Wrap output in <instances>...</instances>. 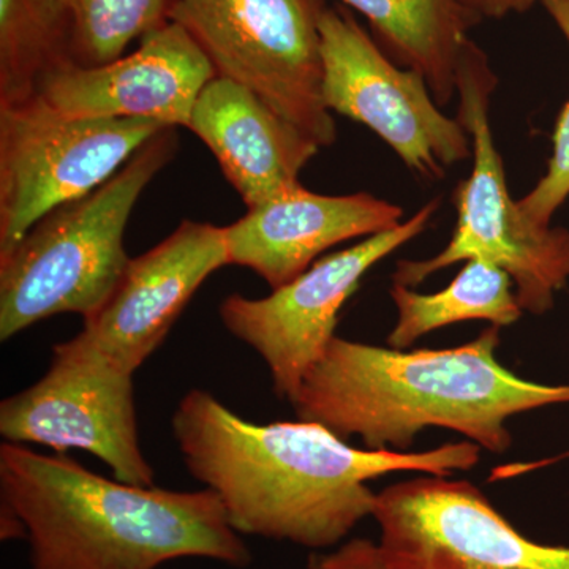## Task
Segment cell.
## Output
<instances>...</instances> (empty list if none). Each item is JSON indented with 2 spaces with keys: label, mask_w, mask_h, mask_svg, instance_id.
I'll use <instances>...</instances> for the list:
<instances>
[{
  "label": "cell",
  "mask_w": 569,
  "mask_h": 569,
  "mask_svg": "<svg viewBox=\"0 0 569 569\" xmlns=\"http://www.w3.org/2000/svg\"><path fill=\"white\" fill-rule=\"evenodd\" d=\"M171 432L187 470L220 498L239 535L309 549L339 545L373 515L372 479L449 477L477 467L481 452L470 440L419 452L359 449L316 421H246L204 389L182 397Z\"/></svg>",
  "instance_id": "cell-1"
},
{
  "label": "cell",
  "mask_w": 569,
  "mask_h": 569,
  "mask_svg": "<svg viewBox=\"0 0 569 569\" xmlns=\"http://www.w3.org/2000/svg\"><path fill=\"white\" fill-rule=\"evenodd\" d=\"M500 329L445 350L402 351L336 336L307 370L296 417L367 449L406 451L427 427L455 430L501 455L512 445L508 419L569 403V385L526 380L498 362Z\"/></svg>",
  "instance_id": "cell-2"
},
{
  "label": "cell",
  "mask_w": 569,
  "mask_h": 569,
  "mask_svg": "<svg viewBox=\"0 0 569 569\" xmlns=\"http://www.w3.org/2000/svg\"><path fill=\"white\" fill-rule=\"evenodd\" d=\"M0 500L24 523L32 569H156L187 557L244 568L252 560L211 489L112 481L66 452L3 441Z\"/></svg>",
  "instance_id": "cell-3"
},
{
  "label": "cell",
  "mask_w": 569,
  "mask_h": 569,
  "mask_svg": "<svg viewBox=\"0 0 569 569\" xmlns=\"http://www.w3.org/2000/svg\"><path fill=\"white\" fill-rule=\"evenodd\" d=\"M178 134L167 127L99 189L52 209L0 257V340L62 313L99 312L132 258L127 223L146 187L173 160Z\"/></svg>",
  "instance_id": "cell-4"
},
{
  "label": "cell",
  "mask_w": 569,
  "mask_h": 569,
  "mask_svg": "<svg viewBox=\"0 0 569 569\" xmlns=\"http://www.w3.org/2000/svg\"><path fill=\"white\" fill-rule=\"evenodd\" d=\"M496 86L488 56L470 41L458 71V119L470 134L475 160L470 176L456 189L458 224L436 257L399 261L392 282L415 288L459 261L485 260L511 277L522 310L542 316L569 282V231L531 227L509 194L489 118Z\"/></svg>",
  "instance_id": "cell-5"
},
{
  "label": "cell",
  "mask_w": 569,
  "mask_h": 569,
  "mask_svg": "<svg viewBox=\"0 0 569 569\" xmlns=\"http://www.w3.org/2000/svg\"><path fill=\"white\" fill-rule=\"evenodd\" d=\"M325 0H171L170 21L190 33L217 77L246 86L320 148L337 127L321 96Z\"/></svg>",
  "instance_id": "cell-6"
},
{
  "label": "cell",
  "mask_w": 569,
  "mask_h": 569,
  "mask_svg": "<svg viewBox=\"0 0 569 569\" xmlns=\"http://www.w3.org/2000/svg\"><path fill=\"white\" fill-rule=\"evenodd\" d=\"M167 127L62 118L33 97L0 108V257L52 209L99 189Z\"/></svg>",
  "instance_id": "cell-7"
},
{
  "label": "cell",
  "mask_w": 569,
  "mask_h": 569,
  "mask_svg": "<svg viewBox=\"0 0 569 569\" xmlns=\"http://www.w3.org/2000/svg\"><path fill=\"white\" fill-rule=\"evenodd\" d=\"M320 29L326 108L369 127L411 173L429 181L470 159V134L441 112L425 78L392 61L343 6H325Z\"/></svg>",
  "instance_id": "cell-8"
},
{
  "label": "cell",
  "mask_w": 569,
  "mask_h": 569,
  "mask_svg": "<svg viewBox=\"0 0 569 569\" xmlns=\"http://www.w3.org/2000/svg\"><path fill=\"white\" fill-rule=\"evenodd\" d=\"M0 436L58 452L82 449L107 463L118 481L153 486L138 433L133 373L73 337L52 347L50 369L39 381L2 400Z\"/></svg>",
  "instance_id": "cell-9"
},
{
  "label": "cell",
  "mask_w": 569,
  "mask_h": 569,
  "mask_svg": "<svg viewBox=\"0 0 569 569\" xmlns=\"http://www.w3.org/2000/svg\"><path fill=\"white\" fill-rule=\"evenodd\" d=\"M438 208L440 200H432L407 222L326 254L266 298L233 293L220 302L224 328L263 359L276 396L293 399L307 370L335 339L340 310L362 277L421 234Z\"/></svg>",
  "instance_id": "cell-10"
},
{
  "label": "cell",
  "mask_w": 569,
  "mask_h": 569,
  "mask_svg": "<svg viewBox=\"0 0 569 569\" xmlns=\"http://www.w3.org/2000/svg\"><path fill=\"white\" fill-rule=\"evenodd\" d=\"M389 569H569V548L531 541L468 481L413 478L377 493Z\"/></svg>",
  "instance_id": "cell-11"
},
{
  "label": "cell",
  "mask_w": 569,
  "mask_h": 569,
  "mask_svg": "<svg viewBox=\"0 0 569 569\" xmlns=\"http://www.w3.org/2000/svg\"><path fill=\"white\" fill-rule=\"evenodd\" d=\"M216 69L178 22L142 37L140 48L102 66L67 62L44 74L36 99L70 119H146L189 129Z\"/></svg>",
  "instance_id": "cell-12"
},
{
  "label": "cell",
  "mask_w": 569,
  "mask_h": 569,
  "mask_svg": "<svg viewBox=\"0 0 569 569\" xmlns=\"http://www.w3.org/2000/svg\"><path fill=\"white\" fill-rule=\"evenodd\" d=\"M228 264L223 227L182 220L160 244L130 260L99 312L82 320V347L133 373L170 335L201 284Z\"/></svg>",
  "instance_id": "cell-13"
},
{
  "label": "cell",
  "mask_w": 569,
  "mask_h": 569,
  "mask_svg": "<svg viewBox=\"0 0 569 569\" xmlns=\"http://www.w3.org/2000/svg\"><path fill=\"white\" fill-rule=\"evenodd\" d=\"M403 209L370 193L329 197L302 183L223 227L228 264L252 269L271 290L306 272L326 250L400 224Z\"/></svg>",
  "instance_id": "cell-14"
},
{
  "label": "cell",
  "mask_w": 569,
  "mask_h": 569,
  "mask_svg": "<svg viewBox=\"0 0 569 569\" xmlns=\"http://www.w3.org/2000/svg\"><path fill=\"white\" fill-rule=\"evenodd\" d=\"M189 130L213 153L247 209L298 186L320 144L239 82L216 77L194 103Z\"/></svg>",
  "instance_id": "cell-15"
},
{
  "label": "cell",
  "mask_w": 569,
  "mask_h": 569,
  "mask_svg": "<svg viewBox=\"0 0 569 569\" xmlns=\"http://www.w3.org/2000/svg\"><path fill=\"white\" fill-rule=\"evenodd\" d=\"M365 14L381 50L425 78L433 99L447 107L458 96V71L478 24L459 0H340Z\"/></svg>",
  "instance_id": "cell-16"
},
{
  "label": "cell",
  "mask_w": 569,
  "mask_h": 569,
  "mask_svg": "<svg viewBox=\"0 0 569 569\" xmlns=\"http://www.w3.org/2000/svg\"><path fill=\"white\" fill-rule=\"evenodd\" d=\"M397 321L388 336L389 347L403 350L422 336L460 321H489L505 328L522 317L511 277L485 260H468L451 283L433 295L392 284Z\"/></svg>",
  "instance_id": "cell-17"
},
{
  "label": "cell",
  "mask_w": 569,
  "mask_h": 569,
  "mask_svg": "<svg viewBox=\"0 0 569 569\" xmlns=\"http://www.w3.org/2000/svg\"><path fill=\"white\" fill-rule=\"evenodd\" d=\"M71 61L63 0H0V108L29 102L44 74Z\"/></svg>",
  "instance_id": "cell-18"
},
{
  "label": "cell",
  "mask_w": 569,
  "mask_h": 569,
  "mask_svg": "<svg viewBox=\"0 0 569 569\" xmlns=\"http://www.w3.org/2000/svg\"><path fill=\"white\" fill-rule=\"evenodd\" d=\"M71 20V56L80 66L122 58L132 41L170 21L171 0H63Z\"/></svg>",
  "instance_id": "cell-19"
},
{
  "label": "cell",
  "mask_w": 569,
  "mask_h": 569,
  "mask_svg": "<svg viewBox=\"0 0 569 569\" xmlns=\"http://www.w3.org/2000/svg\"><path fill=\"white\" fill-rule=\"evenodd\" d=\"M542 7L569 44V0H545ZM552 142L548 171L529 194L516 201L520 216L535 228L550 227L552 217L569 198V102L557 119Z\"/></svg>",
  "instance_id": "cell-20"
},
{
  "label": "cell",
  "mask_w": 569,
  "mask_h": 569,
  "mask_svg": "<svg viewBox=\"0 0 569 569\" xmlns=\"http://www.w3.org/2000/svg\"><path fill=\"white\" fill-rule=\"evenodd\" d=\"M310 569H389L380 546L369 539L356 538L331 553L312 556Z\"/></svg>",
  "instance_id": "cell-21"
},
{
  "label": "cell",
  "mask_w": 569,
  "mask_h": 569,
  "mask_svg": "<svg viewBox=\"0 0 569 569\" xmlns=\"http://www.w3.org/2000/svg\"><path fill=\"white\" fill-rule=\"evenodd\" d=\"M459 2L479 21H482L485 18L498 20L511 13H523L535 3H542L545 0H459Z\"/></svg>",
  "instance_id": "cell-22"
}]
</instances>
